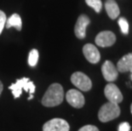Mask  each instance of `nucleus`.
<instances>
[{"label":"nucleus","instance_id":"1","mask_svg":"<svg viewBox=\"0 0 132 131\" xmlns=\"http://www.w3.org/2000/svg\"><path fill=\"white\" fill-rule=\"evenodd\" d=\"M64 90L60 83H53L49 87L42 99V104L47 107H54L62 103Z\"/></svg>","mask_w":132,"mask_h":131},{"label":"nucleus","instance_id":"2","mask_svg":"<svg viewBox=\"0 0 132 131\" xmlns=\"http://www.w3.org/2000/svg\"><path fill=\"white\" fill-rule=\"evenodd\" d=\"M9 89L12 92V94L14 95V98L17 99L22 94V90H25L26 92H29L30 96L28 97V100H32L33 98L32 94L35 92V84L33 82L30 81L28 77H22L21 79L16 80L15 83H12Z\"/></svg>","mask_w":132,"mask_h":131},{"label":"nucleus","instance_id":"3","mask_svg":"<svg viewBox=\"0 0 132 131\" xmlns=\"http://www.w3.org/2000/svg\"><path fill=\"white\" fill-rule=\"evenodd\" d=\"M120 115V107L119 104L108 102L100 108L98 112V118L102 123H106L117 118Z\"/></svg>","mask_w":132,"mask_h":131},{"label":"nucleus","instance_id":"4","mask_svg":"<svg viewBox=\"0 0 132 131\" xmlns=\"http://www.w3.org/2000/svg\"><path fill=\"white\" fill-rule=\"evenodd\" d=\"M71 82L82 91H89L92 88L90 78L81 72H76L71 76Z\"/></svg>","mask_w":132,"mask_h":131},{"label":"nucleus","instance_id":"5","mask_svg":"<svg viewBox=\"0 0 132 131\" xmlns=\"http://www.w3.org/2000/svg\"><path fill=\"white\" fill-rule=\"evenodd\" d=\"M104 94H105L106 98L108 100L109 102L119 104L123 101V94L121 91L113 83H109L108 84L106 85Z\"/></svg>","mask_w":132,"mask_h":131},{"label":"nucleus","instance_id":"6","mask_svg":"<svg viewBox=\"0 0 132 131\" xmlns=\"http://www.w3.org/2000/svg\"><path fill=\"white\" fill-rule=\"evenodd\" d=\"M69 129L68 123L62 118H53L43 126V131H69Z\"/></svg>","mask_w":132,"mask_h":131},{"label":"nucleus","instance_id":"7","mask_svg":"<svg viewBox=\"0 0 132 131\" xmlns=\"http://www.w3.org/2000/svg\"><path fill=\"white\" fill-rule=\"evenodd\" d=\"M116 42V36L110 31H103L98 33L95 38V43L98 46L105 48V47H110L113 45Z\"/></svg>","mask_w":132,"mask_h":131},{"label":"nucleus","instance_id":"8","mask_svg":"<svg viewBox=\"0 0 132 131\" xmlns=\"http://www.w3.org/2000/svg\"><path fill=\"white\" fill-rule=\"evenodd\" d=\"M67 101L69 103L72 107L75 108H81L84 107L85 102V97L80 91L77 90H70L67 91L66 94Z\"/></svg>","mask_w":132,"mask_h":131},{"label":"nucleus","instance_id":"9","mask_svg":"<svg viewBox=\"0 0 132 131\" xmlns=\"http://www.w3.org/2000/svg\"><path fill=\"white\" fill-rule=\"evenodd\" d=\"M89 23H90V20L88 16L85 15H79L74 27V33L76 37L79 39H84L86 36V27Z\"/></svg>","mask_w":132,"mask_h":131},{"label":"nucleus","instance_id":"10","mask_svg":"<svg viewBox=\"0 0 132 131\" xmlns=\"http://www.w3.org/2000/svg\"><path fill=\"white\" fill-rule=\"evenodd\" d=\"M102 75L108 82H114L118 78L119 72H118L116 66L110 60H106L102 66Z\"/></svg>","mask_w":132,"mask_h":131},{"label":"nucleus","instance_id":"11","mask_svg":"<svg viewBox=\"0 0 132 131\" xmlns=\"http://www.w3.org/2000/svg\"><path fill=\"white\" fill-rule=\"evenodd\" d=\"M83 53L86 60L92 64H96L101 60V55L99 50L95 45L91 43H87L84 46Z\"/></svg>","mask_w":132,"mask_h":131},{"label":"nucleus","instance_id":"12","mask_svg":"<svg viewBox=\"0 0 132 131\" xmlns=\"http://www.w3.org/2000/svg\"><path fill=\"white\" fill-rule=\"evenodd\" d=\"M117 70L119 72H132V53L127 54L120 59L117 63Z\"/></svg>","mask_w":132,"mask_h":131},{"label":"nucleus","instance_id":"13","mask_svg":"<svg viewBox=\"0 0 132 131\" xmlns=\"http://www.w3.org/2000/svg\"><path fill=\"white\" fill-rule=\"evenodd\" d=\"M105 9L112 20H115L119 15V8L114 0H106L105 3Z\"/></svg>","mask_w":132,"mask_h":131},{"label":"nucleus","instance_id":"14","mask_svg":"<svg viewBox=\"0 0 132 131\" xmlns=\"http://www.w3.org/2000/svg\"><path fill=\"white\" fill-rule=\"evenodd\" d=\"M6 28H10V27H15L17 31H21L22 27V21L21 18L18 14H13L6 21Z\"/></svg>","mask_w":132,"mask_h":131},{"label":"nucleus","instance_id":"15","mask_svg":"<svg viewBox=\"0 0 132 131\" xmlns=\"http://www.w3.org/2000/svg\"><path fill=\"white\" fill-rule=\"evenodd\" d=\"M38 51L37 49H33L30 51L29 53V56H28V64L30 66H35L37 65L38 60Z\"/></svg>","mask_w":132,"mask_h":131},{"label":"nucleus","instance_id":"16","mask_svg":"<svg viewBox=\"0 0 132 131\" xmlns=\"http://www.w3.org/2000/svg\"><path fill=\"white\" fill-rule=\"evenodd\" d=\"M86 4L91 7L96 13H100L102 8V0H85Z\"/></svg>","mask_w":132,"mask_h":131},{"label":"nucleus","instance_id":"17","mask_svg":"<svg viewBox=\"0 0 132 131\" xmlns=\"http://www.w3.org/2000/svg\"><path fill=\"white\" fill-rule=\"evenodd\" d=\"M119 25L120 27V29H121V32L123 34H128L129 33V23L127 20L125 18L121 17L119 19Z\"/></svg>","mask_w":132,"mask_h":131},{"label":"nucleus","instance_id":"18","mask_svg":"<svg viewBox=\"0 0 132 131\" xmlns=\"http://www.w3.org/2000/svg\"><path fill=\"white\" fill-rule=\"evenodd\" d=\"M6 15L4 11L0 10V34L2 33L3 30H4L5 27V23H6Z\"/></svg>","mask_w":132,"mask_h":131},{"label":"nucleus","instance_id":"19","mask_svg":"<svg viewBox=\"0 0 132 131\" xmlns=\"http://www.w3.org/2000/svg\"><path fill=\"white\" fill-rule=\"evenodd\" d=\"M130 125L127 122L121 123L119 126V131H130Z\"/></svg>","mask_w":132,"mask_h":131},{"label":"nucleus","instance_id":"20","mask_svg":"<svg viewBox=\"0 0 132 131\" xmlns=\"http://www.w3.org/2000/svg\"><path fill=\"white\" fill-rule=\"evenodd\" d=\"M78 131H99V129H98L97 127L94 126V125H85V126L79 129Z\"/></svg>","mask_w":132,"mask_h":131},{"label":"nucleus","instance_id":"21","mask_svg":"<svg viewBox=\"0 0 132 131\" xmlns=\"http://www.w3.org/2000/svg\"><path fill=\"white\" fill-rule=\"evenodd\" d=\"M3 90H4V85H3L2 82L0 81V95H1L2 92H3Z\"/></svg>","mask_w":132,"mask_h":131},{"label":"nucleus","instance_id":"22","mask_svg":"<svg viewBox=\"0 0 132 131\" xmlns=\"http://www.w3.org/2000/svg\"><path fill=\"white\" fill-rule=\"evenodd\" d=\"M130 111H131V113H132V104H131V107H130Z\"/></svg>","mask_w":132,"mask_h":131},{"label":"nucleus","instance_id":"23","mask_svg":"<svg viewBox=\"0 0 132 131\" xmlns=\"http://www.w3.org/2000/svg\"><path fill=\"white\" fill-rule=\"evenodd\" d=\"M131 78H132V75H131Z\"/></svg>","mask_w":132,"mask_h":131}]
</instances>
